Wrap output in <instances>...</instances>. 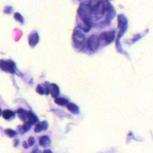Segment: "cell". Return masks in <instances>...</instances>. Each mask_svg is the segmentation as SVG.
<instances>
[{
  "label": "cell",
  "mask_w": 153,
  "mask_h": 153,
  "mask_svg": "<svg viewBox=\"0 0 153 153\" xmlns=\"http://www.w3.org/2000/svg\"><path fill=\"white\" fill-rule=\"evenodd\" d=\"M88 4L93 18L96 19H100L105 15V13L112 14V7L108 0H90Z\"/></svg>",
  "instance_id": "obj_1"
},
{
  "label": "cell",
  "mask_w": 153,
  "mask_h": 153,
  "mask_svg": "<svg viewBox=\"0 0 153 153\" xmlns=\"http://www.w3.org/2000/svg\"><path fill=\"white\" fill-rule=\"evenodd\" d=\"M73 41L77 47H83L87 46L86 40L84 35L78 30H75L73 34Z\"/></svg>",
  "instance_id": "obj_2"
},
{
  "label": "cell",
  "mask_w": 153,
  "mask_h": 153,
  "mask_svg": "<svg viewBox=\"0 0 153 153\" xmlns=\"http://www.w3.org/2000/svg\"><path fill=\"white\" fill-rule=\"evenodd\" d=\"M0 66L1 68L5 72H8L12 74L15 72V63L11 60H1L0 62Z\"/></svg>",
  "instance_id": "obj_3"
},
{
  "label": "cell",
  "mask_w": 153,
  "mask_h": 153,
  "mask_svg": "<svg viewBox=\"0 0 153 153\" xmlns=\"http://www.w3.org/2000/svg\"><path fill=\"white\" fill-rule=\"evenodd\" d=\"M100 43V38L95 35H91L88 39L87 47L90 51H94L97 48Z\"/></svg>",
  "instance_id": "obj_4"
},
{
  "label": "cell",
  "mask_w": 153,
  "mask_h": 153,
  "mask_svg": "<svg viewBox=\"0 0 153 153\" xmlns=\"http://www.w3.org/2000/svg\"><path fill=\"white\" fill-rule=\"evenodd\" d=\"M115 32L114 30L103 32L100 35V39H102L103 41L105 44H108L113 41L115 38Z\"/></svg>",
  "instance_id": "obj_5"
},
{
  "label": "cell",
  "mask_w": 153,
  "mask_h": 153,
  "mask_svg": "<svg viewBox=\"0 0 153 153\" xmlns=\"http://www.w3.org/2000/svg\"><path fill=\"white\" fill-rule=\"evenodd\" d=\"M48 127V124L46 121H41V123H38L35 125L34 128V130L36 133H39L42 130H45Z\"/></svg>",
  "instance_id": "obj_6"
},
{
  "label": "cell",
  "mask_w": 153,
  "mask_h": 153,
  "mask_svg": "<svg viewBox=\"0 0 153 153\" xmlns=\"http://www.w3.org/2000/svg\"><path fill=\"white\" fill-rule=\"evenodd\" d=\"M126 26H127V21L125 17L123 16V15H120L118 16V26L119 27L121 28L120 33H121V32H123L125 30L126 28Z\"/></svg>",
  "instance_id": "obj_7"
},
{
  "label": "cell",
  "mask_w": 153,
  "mask_h": 153,
  "mask_svg": "<svg viewBox=\"0 0 153 153\" xmlns=\"http://www.w3.org/2000/svg\"><path fill=\"white\" fill-rule=\"evenodd\" d=\"M38 40H39V37L36 32H32L29 37V43L31 46L35 45L38 42Z\"/></svg>",
  "instance_id": "obj_8"
},
{
  "label": "cell",
  "mask_w": 153,
  "mask_h": 153,
  "mask_svg": "<svg viewBox=\"0 0 153 153\" xmlns=\"http://www.w3.org/2000/svg\"><path fill=\"white\" fill-rule=\"evenodd\" d=\"M50 93L53 97H57L59 94V88L56 84H51L50 85Z\"/></svg>",
  "instance_id": "obj_9"
},
{
  "label": "cell",
  "mask_w": 153,
  "mask_h": 153,
  "mask_svg": "<svg viewBox=\"0 0 153 153\" xmlns=\"http://www.w3.org/2000/svg\"><path fill=\"white\" fill-rule=\"evenodd\" d=\"M39 143L41 146L43 147L48 146L51 144V140L48 136L44 135L41 136L39 139Z\"/></svg>",
  "instance_id": "obj_10"
},
{
  "label": "cell",
  "mask_w": 153,
  "mask_h": 153,
  "mask_svg": "<svg viewBox=\"0 0 153 153\" xmlns=\"http://www.w3.org/2000/svg\"><path fill=\"white\" fill-rule=\"evenodd\" d=\"M27 121L30 123L32 124H33L36 123L38 120L37 117L33 112H32L31 111H27Z\"/></svg>",
  "instance_id": "obj_11"
},
{
  "label": "cell",
  "mask_w": 153,
  "mask_h": 153,
  "mask_svg": "<svg viewBox=\"0 0 153 153\" xmlns=\"http://www.w3.org/2000/svg\"><path fill=\"white\" fill-rule=\"evenodd\" d=\"M2 115L5 120H10L15 116V113L11 110H4L2 112Z\"/></svg>",
  "instance_id": "obj_12"
},
{
  "label": "cell",
  "mask_w": 153,
  "mask_h": 153,
  "mask_svg": "<svg viewBox=\"0 0 153 153\" xmlns=\"http://www.w3.org/2000/svg\"><path fill=\"white\" fill-rule=\"evenodd\" d=\"M66 106H67V109L69 111L72 112V113L78 114L79 112V108H78V106H76V105H75L73 103H68L66 105Z\"/></svg>",
  "instance_id": "obj_13"
},
{
  "label": "cell",
  "mask_w": 153,
  "mask_h": 153,
  "mask_svg": "<svg viewBox=\"0 0 153 153\" xmlns=\"http://www.w3.org/2000/svg\"><path fill=\"white\" fill-rule=\"evenodd\" d=\"M32 125V124H30V123H29V122H27V121L25 122V123H24L22 126H20V127L19 128L20 132L22 134H23L24 133L26 132L27 131H28L30 129Z\"/></svg>",
  "instance_id": "obj_14"
},
{
  "label": "cell",
  "mask_w": 153,
  "mask_h": 153,
  "mask_svg": "<svg viewBox=\"0 0 153 153\" xmlns=\"http://www.w3.org/2000/svg\"><path fill=\"white\" fill-rule=\"evenodd\" d=\"M17 112L18 113L20 118L22 121H23L24 122L27 121V111H26V110H25L23 109H19L17 111Z\"/></svg>",
  "instance_id": "obj_15"
},
{
  "label": "cell",
  "mask_w": 153,
  "mask_h": 153,
  "mask_svg": "<svg viewBox=\"0 0 153 153\" xmlns=\"http://www.w3.org/2000/svg\"><path fill=\"white\" fill-rule=\"evenodd\" d=\"M54 102L60 106H65L66 105H67L69 102L68 100H67L65 98L63 97H56L54 99Z\"/></svg>",
  "instance_id": "obj_16"
},
{
  "label": "cell",
  "mask_w": 153,
  "mask_h": 153,
  "mask_svg": "<svg viewBox=\"0 0 153 153\" xmlns=\"http://www.w3.org/2000/svg\"><path fill=\"white\" fill-rule=\"evenodd\" d=\"M5 133L8 136H9L10 137H13L16 134V132L15 131H14L12 129H10V128L6 129L5 130Z\"/></svg>",
  "instance_id": "obj_17"
},
{
  "label": "cell",
  "mask_w": 153,
  "mask_h": 153,
  "mask_svg": "<svg viewBox=\"0 0 153 153\" xmlns=\"http://www.w3.org/2000/svg\"><path fill=\"white\" fill-rule=\"evenodd\" d=\"M36 91L38 93L40 94H45V89L44 87H43L41 85H38L36 88Z\"/></svg>",
  "instance_id": "obj_18"
},
{
  "label": "cell",
  "mask_w": 153,
  "mask_h": 153,
  "mask_svg": "<svg viewBox=\"0 0 153 153\" xmlns=\"http://www.w3.org/2000/svg\"><path fill=\"white\" fill-rule=\"evenodd\" d=\"M35 143V139L33 137H30L28 139V144L29 146H32Z\"/></svg>",
  "instance_id": "obj_19"
},
{
  "label": "cell",
  "mask_w": 153,
  "mask_h": 153,
  "mask_svg": "<svg viewBox=\"0 0 153 153\" xmlns=\"http://www.w3.org/2000/svg\"><path fill=\"white\" fill-rule=\"evenodd\" d=\"M44 89H45V92L46 94H48L50 93V86L48 85V84H45L44 85Z\"/></svg>",
  "instance_id": "obj_20"
},
{
  "label": "cell",
  "mask_w": 153,
  "mask_h": 153,
  "mask_svg": "<svg viewBox=\"0 0 153 153\" xmlns=\"http://www.w3.org/2000/svg\"><path fill=\"white\" fill-rule=\"evenodd\" d=\"M15 18L17 20H19V21H22V16H21V15L20 14H19V13H16V14H15Z\"/></svg>",
  "instance_id": "obj_21"
},
{
  "label": "cell",
  "mask_w": 153,
  "mask_h": 153,
  "mask_svg": "<svg viewBox=\"0 0 153 153\" xmlns=\"http://www.w3.org/2000/svg\"><path fill=\"white\" fill-rule=\"evenodd\" d=\"M23 146L25 148V149H27L29 146V144L26 142H23Z\"/></svg>",
  "instance_id": "obj_22"
},
{
  "label": "cell",
  "mask_w": 153,
  "mask_h": 153,
  "mask_svg": "<svg viewBox=\"0 0 153 153\" xmlns=\"http://www.w3.org/2000/svg\"><path fill=\"white\" fill-rule=\"evenodd\" d=\"M31 153H42V152H41L40 151V150H39L38 149L35 148V149L33 150V151H32Z\"/></svg>",
  "instance_id": "obj_23"
},
{
  "label": "cell",
  "mask_w": 153,
  "mask_h": 153,
  "mask_svg": "<svg viewBox=\"0 0 153 153\" xmlns=\"http://www.w3.org/2000/svg\"><path fill=\"white\" fill-rule=\"evenodd\" d=\"M19 143V140H18V139H16V140H15V141H14V145L15 146H17V145H18Z\"/></svg>",
  "instance_id": "obj_24"
},
{
  "label": "cell",
  "mask_w": 153,
  "mask_h": 153,
  "mask_svg": "<svg viewBox=\"0 0 153 153\" xmlns=\"http://www.w3.org/2000/svg\"><path fill=\"white\" fill-rule=\"evenodd\" d=\"M43 153H53L50 150L48 149H45L43 151Z\"/></svg>",
  "instance_id": "obj_25"
}]
</instances>
